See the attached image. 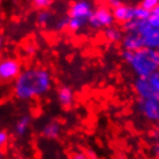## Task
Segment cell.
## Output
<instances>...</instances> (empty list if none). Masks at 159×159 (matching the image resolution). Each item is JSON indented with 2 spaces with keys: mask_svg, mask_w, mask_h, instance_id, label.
Returning <instances> with one entry per match:
<instances>
[{
  "mask_svg": "<svg viewBox=\"0 0 159 159\" xmlns=\"http://www.w3.org/2000/svg\"><path fill=\"white\" fill-rule=\"evenodd\" d=\"M150 16V12L145 11L139 5H134L133 6V17L135 21H147Z\"/></svg>",
  "mask_w": 159,
  "mask_h": 159,
  "instance_id": "16",
  "label": "cell"
},
{
  "mask_svg": "<svg viewBox=\"0 0 159 159\" xmlns=\"http://www.w3.org/2000/svg\"><path fill=\"white\" fill-rule=\"evenodd\" d=\"M121 58L128 64L136 77L145 79L159 70V51L145 48L136 52L122 51Z\"/></svg>",
  "mask_w": 159,
  "mask_h": 159,
  "instance_id": "2",
  "label": "cell"
},
{
  "mask_svg": "<svg viewBox=\"0 0 159 159\" xmlns=\"http://www.w3.org/2000/svg\"><path fill=\"white\" fill-rule=\"evenodd\" d=\"M70 159H89V157H88V155L85 152L76 151L70 156Z\"/></svg>",
  "mask_w": 159,
  "mask_h": 159,
  "instance_id": "22",
  "label": "cell"
},
{
  "mask_svg": "<svg viewBox=\"0 0 159 159\" xmlns=\"http://www.w3.org/2000/svg\"><path fill=\"white\" fill-rule=\"evenodd\" d=\"M22 72V64L14 57H6L0 60V84L14 83Z\"/></svg>",
  "mask_w": 159,
  "mask_h": 159,
  "instance_id": "5",
  "label": "cell"
},
{
  "mask_svg": "<svg viewBox=\"0 0 159 159\" xmlns=\"http://www.w3.org/2000/svg\"><path fill=\"white\" fill-rule=\"evenodd\" d=\"M137 108L145 120L150 122H159V96L148 99H139Z\"/></svg>",
  "mask_w": 159,
  "mask_h": 159,
  "instance_id": "7",
  "label": "cell"
},
{
  "mask_svg": "<svg viewBox=\"0 0 159 159\" xmlns=\"http://www.w3.org/2000/svg\"><path fill=\"white\" fill-rule=\"evenodd\" d=\"M8 142H9V134H8V131L1 129L0 130V151H2L5 148L7 147Z\"/></svg>",
  "mask_w": 159,
  "mask_h": 159,
  "instance_id": "20",
  "label": "cell"
},
{
  "mask_svg": "<svg viewBox=\"0 0 159 159\" xmlns=\"http://www.w3.org/2000/svg\"><path fill=\"white\" fill-rule=\"evenodd\" d=\"M104 37L110 43H119L123 37L122 29L118 28L116 25H112L110 28L104 30Z\"/></svg>",
  "mask_w": 159,
  "mask_h": 159,
  "instance_id": "14",
  "label": "cell"
},
{
  "mask_svg": "<svg viewBox=\"0 0 159 159\" xmlns=\"http://www.w3.org/2000/svg\"><path fill=\"white\" fill-rule=\"evenodd\" d=\"M60 133H61V125L56 120H52L44 125L40 130V135L45 139L54 141V139H59Z\"/></svg>",
  "mask_w": 159,
  "mask_h": 159,
  "instance_id": "12",
  "label": "cell"
},
{
  "mask_svg": "<svg viewBox=\"0 0 159 159\" xmlns=\"http://www.w3.org/2000/svg\"><path fill=\"white\" fill-rule=\"evenodd\" d=\"M2 50H4V39L0 37V54H1Z\"/></svg>",
  "mask_w": 159,
  "mask_h": 159,
  "instance_id": "25",
  "label": "cell"
},
{
  "mask_svg": "<svg viewBox=\"0 0 159 159\" xmlns=\"http://www.w3.org/2000/svg\"><path fill=\"white\" fill-rule=\"evenodd\" d=\"M120 43L123 51L136 52L141 48H144L143 40L139 34H125Z\"/></svg>",
  "mask_w": 159,
  "mask_h": 159,
  "instance_id": "8",
  "label": "cell"
},
{
  "mask_svg": "<svg viewBox=\"0 0 159 159\" xmlns=\"http://www.w3.org/2000/svg\"><path fill=\"white\" fill-rule=\"evenodd\" d=\"M52 14L51 11H48V9H44V11H39V12L37 13V16H36V21L37 23L42 25V27H45V25H48L52 20Z\"/></svg>",
  "mask_w": 159,
  "mask_h": 159,
  "instance_id": "15",
  "label": "cell"
},
{
  "mask_svg": "<svg viewBox=\"0 0 159 159\" xmlns=\"http://www.w3.org/2000/svg\"><path fill=\"white\" fill-rule=\"evenodd\" d=\"M158 4H159V0H143L139 4V6L142 8H144L145 11H148V12H152L158 6Z\"/></svg>",
  "mask_w": 159,
  "mask_h": 159,
  "instance_id": "19",
  "label": "cell"
},
{
  "mask_svg": "<svg viewBox=\"0 0 159 159\" xmlns=\"http://www.w3.org/2000/svg\"><path fill=\"white\" fill-rule=\"evenodd\" d=\"M57 99L58 103L61 107L64 108H70L74 104V99H75V96H74V91L68 85H61L58 88V91H57Z\"/></svg>",
  "mask_w": 159,
  "mask_h": 159,
  "instance_id": "11",
  "label": "cell"
},
{
  "mask_svg": "<svg viewBox=\"0 0 159 159\" xmlns=\"http://www.w3.org/2000/svg\"><path fill=\"white\" fill-rule=\"evenodd\" d=\"M4 153H2V151H0V159H4Z\"/></svg>",
  "mask_w": 159,
  "mask_h": 159,
  "instance_id": "26",
  "label": "cell"
},
{
  "mask_svg": "<svg viewBox=\"0 0 159 159\" xmlns=\"http://www.w3.org/2000/svg\"><path fill=\"white\" fill-rule=\"evenodd\" d=\"M148 79V82L150 84V87L152 88V90L156 95L159 96V70L158 72L153 73L152 75H150Z\"/></svg>",
  "mask_w": 159,
  "mask_h": 159,
  "instance_id": "17",
  "label": "cell"
},
{
  "mask_svg": "<svg viewBox=\"0 0 159 159\" xmlns=\"http://www.w3.org/2000/svg\"><path fill=\"white\" fill-rule=\"evenodd\" d=\"M158 144H159V133H158Z\"/></svg>",
  "mask_w": 159,
  "mask_h": 159,
  "instance_id": "27",
  "label": "cell"
},
{
  "mask_svg": "<svg viewBox=\"0 0 159 159\" xmlns=\"http://www.w3.org/2000/svg\"><path fill=\"white\" fill-rule=\"evenodd\" d=\"M121 4H122V1H119V0H111V1H108V5H110L108 7L112 9V8L118 7V6H119V5H121Z\"/></svg>",
  "mask_w": 159,
  "mask_h": 159,
  "instance_id": "23",
  "label": "cell"
},
{
  "mask_svg": "<svg viewBox=\"0 0 159 159\" xmlns=\"http://www.w3.org/2000/svg\"><path fill=\"white\" fill-rule=\"evenodd\" d=\"M112 14H113L114 21L121 24H125L134 20V17H133V6L123 4V2L119 5L118 7L112 8Z\"/></svg>",
  "mask_w": 159,
  "mask_h": 159,
  "instance_id": "9",
  "label": "cell"
},
{
  "mask_svg": "<svg viewBox=\"0 0 159 159\" xmlns=\"http://www.w3.org/2000/svg\"><path fill=\"white\" fill-rule=\"evenodd\" d=\"M56 30L58 31H64L67 29V17H61L56 22V25H54Z\"/></svg>",
  "mask_w": 159,
  "mask_h": 159,
  "instance_id": "21",
  "label": "cell"
},
{
  "mask_svg": "<svg viewBox=\"0 0 159 159\" xmlns=\"http://www.w3.org/2000/svg\"><path fill=\"white\" fill-rule=\"evenodd\" d=\"M155 157L156 159H159V144H157V147L155 148Z\"/></svg>",
  "mask_w": 159,
  "mask_h": 159,
  "instance_id": "24",
  "label": "cell"
},
{
  "mask_svg": "<svg viewBox=\"0 0 159 159\" xmlns=\"http://www.w3.org/2000/svg\"><path fill=\"white\" fill-rule=\"evenodd\" d=\"M136 34L141 36L144 48L159 51V29L151 27L150 24H148L147 21H139Z\"/></svg>",
  "mask_w": 159,
  "mask_h": 159,
  "instance_id": "6",
  "label": "cell"
},
{
  "mask_svg": "<svg viewBox=\"0 0 159 159\" xmlns=\"http://www.w3.org/2000/svg\"><path fill=\"white\" fill-rule=\"evenodd\" d=\"M32 118L29 114H24L17 120L14 126V133L16 136H24L28 133L29 128L31 126Z\"/></svg>",
  "mask_w": 159,
  "mask_h": 159,
  "instance_id": "13",
  "label": "cell"
},
{
  "mask_svg": "<svg viewBox=\"0 0 159 159\" xmlns=\"http://www.w3.org/2000/svg\"><path fill=\"white\" fill-rule=\"evenodd\" d=\"M134 91L137 95L139 99H148V98H152V97H157L152 88L148 82V79H141V77H136L134 81Z\"/></svg>",
  "mask_w": 159,
  "mask_h": 159,
  "instance_id": "10",
  "label": "cell"
},
{
  "mask_svg": "<svg viewBox=\"0 0 159 159\" xmlns=\"http://www.w3.org/2000/svg\"><path fill=\"white\" fill-rule=\"evenodd\" d=\"M52 5V1L50 0H34L32 1V6L36 8L37 11H44V9H48V7Z\"/></svg>",
  "mask_w": 159,
  "mask_h": 159,
  "instance_id": "18",
  "label": "cell"
},
{
  "mask_svg": "<svg viewBox=\"0 0 159 159\" xmlns=\"http://www.w3.org/2000/svg\"><path fill=\"white\" fill-rule=\"evenodd\" d=\"M114 19L112 14V9L107 5H99L96 6L92 12L88 25L95 30H105L114 24Z\"/></svg>",
  "mask_w": 159,
  "mask_h": 159,
  "instance_id": "4",
  "label": "cell"
},
{
  "mask_svg": "<svg viewBox=\"0 0 159 159\" xmlns=\"http://www.w3.org/2000/svg\"><path fill=\"white\" fill-rule=\"evenodd\" d=\"M52 87L53 77L50 70L39 66H31L22 69L13 83V95L19 100L29 102L48 95Z\"/></svg>",
  "mask_w": 159,
  "mask_h": 159,
  "instance_id": "1",
  "label": "cell"
},
{
  "mask_svg": "<svg viewBox=\"0 0 159 159\" xmlns=\"http://www.w3.org/2000/svg\"><path fill=\"white\" fill-rule=\"evenodd\" d=\"M95 6L88 0H77L69 5L67 12V29L72 32H79L88 25Z\"/></svg>",
  "mask_w": 159,
  "mask_h": 159,
  "instance_id": "3",
  "label": "cell"
}]
</instances>
